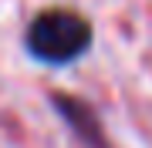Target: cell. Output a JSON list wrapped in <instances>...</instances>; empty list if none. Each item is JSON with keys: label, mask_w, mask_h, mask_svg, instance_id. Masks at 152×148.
Returning a JSON list of instances; mask_svg holds the SVG:
<instances>
[{"label": "cell", "mask_w": 152, "mask_h": 148, "mask_svg": "<svg viewBox=\"0 0 152 148\" xmlns=\"http://www.w3.org/2000/svg\"><path fill=\"white\" fill-rule=\"evenodd\" d=\"M91 40V27L81 14L68 10V7H51L37 14L27 27V47L34 57L48 61V64H64L75 61Z\"/></svg>", "instance_id": "cell-1"}]
</instances>
